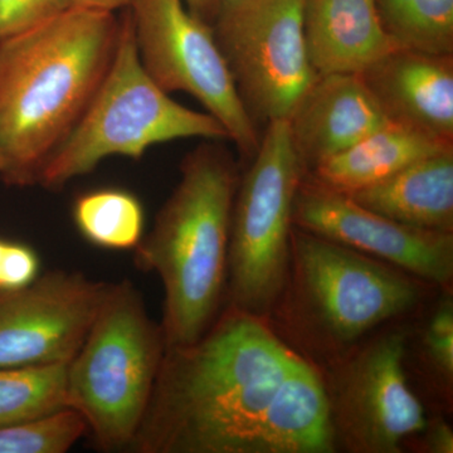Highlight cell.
<instances>
[{
  "label": "cell",
  "mask_w": 453,
  "mask_h": 453,
  "mask_svg": "<svg viewBox=\"0 0 453 453\" xmlns=\"http://www.w3.org/2000/svg\"><path fill=\"white\" fill-rule=\"evenodd\" d=\"M165 353L162 326L151 320L129 281L110 285L105 301L68 365V407L81 414L105 451L130 449Z\"/></svg>",
  "instance_id": "obj_6"
},
{
  "label": "cell",
  "mask_w": 453,
  "mask_h": 453,
  "mask_svg": "<svg viewBox=\"0 0 453 453\" xmlns=\"http://www.w3.org/2000/svg\"><path fill=\"white\" fill-rule=\"evenodd\" d=\"M305 174L288 122H268L234 198L226 288L229 305L259 318L273 314L288 282L292 213Z\"/></svg>",
  "instance_id": "obj_7"
},
{
  "label": "cell",
  "mask_w": 453,
  "mask_h": 453,
  "mask_svg": "<svg viewBox=\"0 0 453 453\" xmlns=\"http://www.w3.org/2000/svg\"><path fill=\"white\" fill-rule=\"evenodd\" d=\"M67 8L65 0H0V43Z\"/></svg>",
  "instance_id": "obj_23"
},
{
  "label": "cell",
  "mask_w": 453,
  "mask_h": 453,
  "mask_svg": "<svg viewBox=\"0 0 453 453\" xmlns=\"http://www.w3.org/2000/svg\"><path fill=\"white\" fill-rule=\"evenodd\" d=\"M68 8L91 9L113 13L116 9L130 7L133 0H65Z\"/></svg>",
  "instance_id": "obj_26"
},
{
  "label": "cell",
  "mask_w": 453,
  "mask_h": 453,
  "mask_svg": "<svg viewBox=\"0 0 453 453\" xmlns=\"http://www.w3.org/2000/svg\"><path fill=\"white\" fill-rule=\"evenodd\" d=\"M68 365L0 368V427L33 421L70 408Z\"/></svg>",
  "instance_id": "obj_19"
},
{
  "label": "cell",
  "mask_w": 453,
  "mask_h": 453,
  "mask_svg": "<svg viewBox=\"0 0 453 453\" xmlns=\"http://www.w3.org/2000/svg\"><path fill=\"white\" fill-rule=\"evenodd\" d=\"M292 222L303 231L451 290L453 234L395 222L306 175L295 198Z\"/></svg>",
  "instance_id": "obj_11"
},
{
  "label": "cell",
  "mask_w": 453,
  "mask_h": 453,
  "mask_svg": "<svg viewBox=\"0 0 453 453\" xmlns=\"http://www.w3.org/2000/svg\"><path fill=\"white\" fill-rule=\"evenodd\" d=\"M140 453H333L323 375L267 319L228 305L165 348L130 447Z\"/></svg>",
  "instance_id": "obj_1"
},
{
  "label": "cell",
  "mask_w": 453,
  "mask_h": 453,
  "mask_svg": "<svg viewBox=\"0 0 453 453\" xmlns=\"http://www.w3.org/2000/svg\"><path fill=\"white\" fill-rule=\"evenodd\" d=\"M120 22L113 13L67 8L0 43V178L37 184L105 76Z\"/></svg>",
  "instance_id": "obj_2"
},
{
  "label": "cell",
  "mask_w": 453,
  "mask_h": 453,
  "mask_svg": "<svg viewBox=\"0 0 453 453\" xmlns=\"http://www.w3.org/2000/svg\"><path fill=\"white\" fill-rule=\"evenodd\" d=\"M423 449L429 453H453V431L449 423L438 418L423 429Z\"/></svg>",
  "instance_id": "obj_25"
},
{
  "label": "cell",
  "mask_w": 453,
  "mask_h": 453,
  "mask_svg": "<svg viewBox=\"0 0 453 453\" xmlns=\"http://www.w3.org/2000/svg\"><path fill=\"white\" fill-rule=\"evenodd\" d=\"M241 2V0H213L214 5V17L219 13L223 9L231 7V5L235 4V3ZM213 17V19H214Z\"/></svg>",
  "instance_id": "obj_28"
},
{
  "label": "cell",
  "mask_w": 453,
  "mask_h": 453,
  "mask_svg": "<svg viewBox=\"0 0 453 453\" xmlns=\"http://www.w3.org/2000/svg\"><path fill=\"white\" fill-rule=\"evenodd\" d=\"M240 180L237 163L223 146L199 145L184 157L174 192L135 249L138 267L162 280L165 348L192 344L216 320Z\"/></svg>",
  "instance_id": "obj_3"
},
{
  "label": "cell",
  "mask_w": 453,
  "mask_h": 453,
  "mask_svg": "<svg viewBox=\"0 0 453 453\" xmlns=\"http://www.w3.org/2000/svg\"><path fill=\"white\" fill-rule=\"evenodd\" d=\"M183 3L192 13L211 25L214 17L213 0H183Z\"/></svg>",
  "instance_id": "obj_27"
},
{
  "label": "cell",
  "mask_w": 453,
  "mask_h": 453,
  "mask_svg": "<svg viewBox=\"0 0 453 453\" xmlns=\"http://www.w3.org/2000/svg\"><path fill=\"white\" fill-rule=\"evenodd\" d=\"M359 74L390 124L453 145V55L395 49Z\"/></svg>",
  "instance_id": "obj_13"
},
{
  "label": "cell",
  "mask_w": 453,
  "mask_h": 453,
  "mask_svg": "<svg viewBox=\"0 0 453 453\" xmlns=\"http://www.w3.org/2000/svg\"><path fill=\"white\" fill-rule=\"evenodd\" d=\"M288 122L305 173L390 124L359 73L318 74Z\"/></svg>",
  "instance_id": "obj_14"
},
{
  "label": "cell",
  "mask_w": 453,
  "mask_h": 453,
  "mask_svg": "<svg viewBox=\"0 0 453 453\" xmlns=\"http://www.w3.org/2000/svg\"><path fill=\"white\" fill-rule=\"evenodd\" d=\"M110 290L80 273H50L19 290H0V368L68 365Z\"/></svg>",
  "instance_id": "obj_12"
},
{
  "label": "cell",
  "mask_w": 453,
  "mask_h": 453,
  "mask_svg": "<svg viewBox=\"0 0 453 453\" xmlns=\"http://www.w3.org/2000/svg\"><path fill=\"white\" fill-rule=\"evenodd\" d=\"M426 282L294 226L290 271L273 312L314 353L339 357L418 306ZM271 314V315H273Z\"/></svg>",
  "instance_id": "obj_4"
},
{
  "label": "cell",
  "mask_w": 453,
  "mask_h": 453,
  "mask_svg": "<svg viewBox=\"0 0 453 453\" xmlns=\"http://www.w3.org/2000/svg\"><path fill=\"white\" fill-rule=\"evenodd\" d=\"M396 49L453 55V0H375Z\"/></svg>",
  "instance_id": "obj_20"
},
{
  "label": "cell",
  "mask_w": 453,
  "mask_h": 453,
  "mask_svg": "<svg viewBox=\"0 0 453 453\" xmlns=\"http://www.w3.org/2000/svg\"><path fill=\"white\" fill-rule=\"evenodd\" d=\"M423 350L428 365L452 388L453 381V299L451 291L446 290L442 299L429 318L423 333Z\"/></svg>",
  "instance_id": "obj_22"
},
{
  "label": "cell",
  "mask_w": 453,
  "mask_h": 453,
  "mask_svg": "<svg viewBox=\"0 0 453 453\" xmlns=\"http://www.w3.org/2000/svg\"><path fill=\"white\" fill-rule=\"evenodd\" d=\"M453 149L417 131L388 124L306 173L321 186L353 193L380 183L423 157Z\"/></svg>",
  "instance_id": "obj_17"
},
{
  "label": "cell",
  "mask_w": 453,
  "mask_h": 453,
  "mask_svg": "<svg viewBox=\"0 0 453 453\" xmlns=\"http://www.w3.org/2000/svg\"><path fill=\"white\" fill-rule=\"evenodd\" d=\"M303 35L318 74L360 73L396 49L375 0H303Z\"/></svg>",
  "instance_id": "obj_15"
},
{
  "label": "cell",
  "mask_w": 453,
  "mask_h": 453,
  "mask_svg": "<svg viewBox=\"0 0 453 453\" xmlns=\"http://www.w3.org/2000/svg\"><path fill=\"white\" fill-rule=\"evenodd\" d=\"M130 18L146 73L164 91L186 92L225 127L241 157L251 162L259 142L210 23L183 0H133Z\"/></svg>",
  "instance_id": "obj_8"
},
{
  "label": "cell",
  "mask_w": 453,
  "mask_h": 453,
  "mask_svg": "<svg viewBox=\"0 0 453 453\" xmlns=\"http://www.w3.org/2000/svg\"><path fill=\"white\" fill-rule=\"evenodd\" d=\"M407 333L393 329L334 359L323 375L336 447L399 453L427 426L405 374Z\"/></svg>",
  "instance_id": "obj_10"
},
{
  "label": "cell",
  "mask_w": 453,
  "mask_h": 453,
  "mask_svg": "<svg viewBox=\"0 0 453 453\" xmlns=\"http://www.w3.org/2000/svg\"><path fill=\"white\" fill-rule=\"evenodd\" d=\"M228 140L219 120L173 100L146 73L130 14L103 81L81 118L53 151L37 184L57 189L92 172L107 157L140 159L157 144L179 139Z\"/></svg>",
  "instance_id": "obj_5"
},
{
  "label": "cell",
  "mask_w": 453,
  "mask_h": 453,
  "mask_svg": "<svg viewBox=\"0 0 453 453\" xmlns=\"http://www.w3.org/2000/svg\"><path fill=\"white\" fill-rule=\"evenodd\" d=\"M40 271L37 253L26 244L7 242L0 264V290L26 288L35 281Z\"/></svg>",
  "instance_id": "obj_24"
},
{
  "label": "cell",
  "mask_w": 453,
  "mask_h": 453,
  "mask_svg": "<svg viewBox=\"0 0 453 453\" xmlns=\"http://www.w3.org/2000/svg\"><path fill=\"white\" fill-rule=\"evenodd\" d=\"M211 26L252 120L288 121L318 77L303 35V0H241Z\"/></svg>",
  "instance_id": "obj_9"
},
{
  "label": "cell",
  "mask_w": 453,
  "mask_h": 453,
  "mask_svg": "<svg viewBox=\"0 0 453 453\" xmlns=\"http://www.w3.org/2000/svg\"><path fill=\"white\" fill-rule=\"evenodd\" d=\"M73 220L85 240L106 250H135L144 234L145 213L138 196L105 188L74 201Z\"/></svg>",
  "instance_id": "obj_18"
},
{
  "label": "cell",
  "mask_w": 453,
  "mask_h": 453,
  "mask_svg": "<svg viewBox=\"0 0 453 453\" xmlns=\"http://www.w3.org/2000/svg\"><path fill=\"white\" fill-rule=\"evenodd\" d=\"M88 434L85 418L73 408L0 427V453H65Z\"/></svg>",
  "instance_id": "obj_21"
},
{
  "label": "cell",
  "mask_w": 453,
  "mask_h": 453,
  "mask_svg": "<svg viewBox=\"0 0 453 453\" xmlns=\"http://www.w3.org/2000/svg\"><path fill=\"white\" fill-rule=\"evenodd\" d=\"M348 196L402 225L453 234V149L423 157Z\"/></svg>",
  "instance_id": "obj_16"
},
{
  "label": "cell",
  "mask_w": 453,
  "mask_h": 453,
  "mask_svg": "<svg viewBox=\"0 0 453 453\" xmlns=\"http://www.w3.org/2000/svg\"><path fill=\"white\" fill-rule=\"evenodd\" d=\"M5 244H7V241L0 240V264H2L3 253H4Z\"/></svg>",
  "instance_id": "obj_29"
}]
</instances>
